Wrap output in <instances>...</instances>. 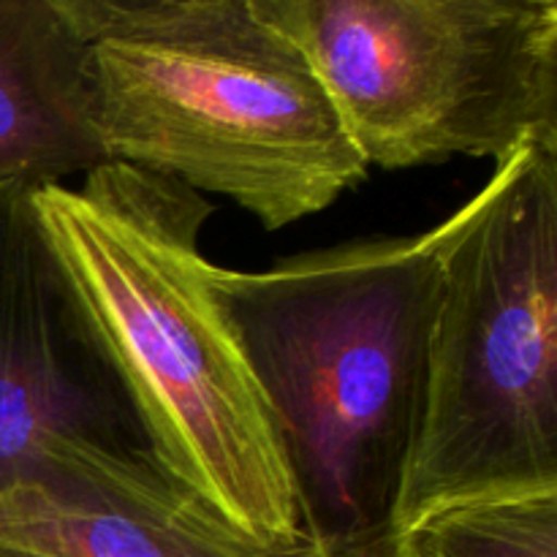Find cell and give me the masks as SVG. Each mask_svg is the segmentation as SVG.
Wrapping results in <instances>:
<instances>
[{
	"instance_id": "6da1fadb",
	"label": "cell",
	"mask_w": 557,
	"mask_h": 557,
	"mask_svg": "<svg viewBox=\"0 0 557 557\" xmlns=\"http://www.w3.org/2000/svg\"><path fill=\"white\" fill-rule=\"evenodd\" d=\"M36 210L180 493L248 547L321 553L237 335L207 286L199 237L210 201L107 161L79 188L38 185Z\"/></svg>"
},
{
	"instance_id": "7a4b0ae2",
	"label": "cell",
	"mask_w": 557,
	"mask_h": 557,
	"mask_svg": "<svg viewBox=\"0 0 557 557\" xmlns=\"http://www.w3.org/2000/svg\"><path fill=\"white\" fill-rule=\"evenodd\" d=\"M326 557L395 542L441 292V232L357 239L239 272L207 261Z\"/></svg>"
},
{
	"instance_id": "3957f363",
	"label": "cell",
	"mask_w": 557,
	"mask_h": 557,
	"mask_svg": "<svg viewBox=\"0 0 557 557\" xmlns=\"http://www.w3.org/2000/svg\"><path fill=\"white\" fill-rule=\"evenodd\" d=\"M107 161L237 201L264 228L368 177L335 103L256 0H63Z\"/></svg>"
},
{
	"instance_id": "277c9868",
	"label": "cell",
	"mask_w": 557,
	"mask_h": 557,
	"mask_svg": "<svg viewBox=\"0 0 557 557\" xmlns=\"http://www.w3.org/2000/svg\"><path fill=\"white\" fill-rule=\"evenodd\" d=\"M417 449L392 539L433 511L557 490V145L451 212Z\"/></svg>"
},
{
	"instance_id": "5b68a950",
	"label": "cell",
	"mask_w": 557,
	"mask_h": 557,
	"mask_svg": "<svg viewBox=\"0 0 557 557\" xmlns=\"http://www.w3.org/2000/svg\"><path fill=\"white\" fill-rule=\"evenodd\" d=\"M368 166L557 145V0H256Z\"/></svg>"
},
{
	"instance_id": "8992f818",
	"label": "cell",
	"mask_w": 557,
	"mask_h": 557,
	"mask_svg": "<svg viewBox=\"0 0 557 557\" xmlns=\"http://www.w3.org/2000/svg\"><path fill=\"white\" fill-rule=\"evenodd\" d=\"M36 188L0 185V498L33 487L85 509L212 525L158 462Z\"/></svg>"
},
{
	"instance_id": "52a82bcc",
	"label": "cell",
	"mask_w": 557,
	"mask_h": 557,
	"mask_svg": "<svg viewBox=\"0 0 557 557\" xmlns=\"http://www.w3.org/2000/svg\"><path fill=\"white\" fill-rule=\"evenodd\" d=\"M101 163L85 44L63 0H0V185L60 183Z\"/></svg>"
},
{
	"instance_id": "ba28073f",
	"label": "cell",
	"mask_w": 557,
	"mask_h": 557,
	"mask_svg": "<svg viewBox=\"0 0 557 557\" xmlns=\"http://www.w3.org/2000/svg\"><path fill=\"white\" fill-rule=\"evenodd\" d=\"M0 549L33 557H326L264 553L212 525L85 509L33 487L0 498Z\"/></svg>"
},
{
	"instance_id": "9c48e42d",
	"label": "cell",
	"mask_w": 557,
	"mask_h": 557,
	"mask_svg": "<svg viewBox=\"0 0 557 557\" xmlns=\"http://www.w3.org/2000/svg\"><path fill=\"white\" fill-rule=\"evenodd\" d=\"M395 557H557V490L446 506L397 533Z\"/></svg>"
},
{
	"instance_id": "30bf717a",
	"label": "cell",
	"mask_w": 557,
	"mask_h": 557,
	"mask_svg": "<svg viewBox=\"0 0 557 557\" xmlns=\"http://www.w3.org/2000/svg\"><path fill=\"white\" fill-rule=\"evenodd\" d=\"M332 557H395V542L375 544V547H362V549H348V553L332 555Z\"/></svg>"
},
{
	"instance_id": "8fae6325",
	"label": "cell",
	"mask_w": 557,
	"mask_h": 557,
	"mask_svg": "<svg viewBox=\"0 0 557 557\" xmlns=\"http://www.w3.org/2000/svg\"><path fill=\"white\" fill-rule=\"evenodd\" d=\"M0 557H33V555H22V553H9V549H0Z\"/></svg>"
}]
</instances>
